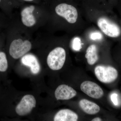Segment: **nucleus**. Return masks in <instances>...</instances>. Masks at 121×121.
I'll return each instance as SVG.
<instances>
[{
  "label": "nucleus",
  "mask_w": 121,
  "mask_h": 121,
  "mask_svg": "<svg viewBox=\"0 0 121 121\" xmlns=\"http://www.w3.org/2000/svg\"><path fill=\"white\" fill-rule=\"evenodd\" d=\"M7 56L17 60L28 53L32 47L33 34L25 28L15 16L5 31Z\"/></svg>",
  "instance_id": "obj_1"
},
{
  "label": "nucleus",
  "mask_w": 121,
  "mask_h": 121,
  "mask_svg": "<svg viewBox=\"0 0 121 121\" xmlns=\"http://www.w3.org/2000/svg\"><path fill=\"white\" fill-rule=\"evenodd\" d=\"M14 16L21 25L29 32L33 33L47 25L49 15L47 8L41 4L25 3L19 8Z\"/></svg>",
  "instance_id": "obj_2"
},
{
  "label": "nucleus",
  "mask_w": 121,
  "mask_h": 121,
  "mask_svg": "<svg viewBox=\"0 0 121 121\" xmlns=\"http://www.w3.org/2000/svg\"><path fill=\"white\" fill-rule=\"evenodd\" d=\"M66 51L63 48L57 47L52 50L47 57V63L50 69L53 70L61 69L66 60Z\"/></svg>",
  "instance_id": "obj_3"
},
{
  "label": "nucleus",
  "mask_w": 121,
  "mask_h": 121,
  "mask_svg": "<svg viewBox=\"0 0 121 121\" xmlns=\"http://www.w3.org/2000/svg\"><path fill=\"white\" fill-rule=\"evenodd\" d=\"M56 15L64 19L68 23L74 24L77 21L78 12L74 6L66 3H60L54 9Z\"/></svg>",
  "instance_id": "obj_4"
},
{
  "label": "nucleus",
  "mask_w": 121,
  "mask_h": 121,
  "mask_svg": "<svg viewBox=\"0 0 121 121\" xmlns=\"http://www.w3.org/2000/svg\"><path fill=\"white\" fill-rule=\"evenodd\" d=\"M95 73L98 79L103 83L113 82L118 76L117 69L111 66L98 65L95 68Z\"/></svg>",
  "instance_id": "obj_5"
},
{
  "label": "nucleus",
  "mask_w": 121,
  "mask_h": 121,
  "mask_svg": "<svg viewBox=\"0 0 121 121\" xmlns=\"http://www.w3.org/2000/svg\"><path fill=\"white\" fill-rule=\"evenodd\" d=\"M98 26L105 35L113 38L118 37L121 34L119 26L105 17L99 18L97 21Z\"/></svg>",
  "instance_id": "obj_6"
},
{
  "label": "nucleus",
  "mask_w": 121,
  "mask_h": 121,
  "mask_svg": "<svg viewBox=\"0 0 121 121\" xmlns=\"http://www.w3.org/2000/svg\"><path fill=\"white\" fill-rule=\"evenodd\" d=\"M36 100L33 95H27L24 96L15 108L16 113L20 116L29 114L35 107Z\"/></svg>",
  "instance_id": "obj_7"
},
{
  "label": "nucleus",
  "mask_w": 121,
  "mask_h": 121,
  "mask_svg": "<svg viewBox=\"0 0 121 121\" xmlns=\"http://www.w3.org/2000/svg\"><path fill=\"white\" fill-rule=\"evenodd\" d=\"M80 89L89 97L95 99L101 98L104 95V92L101 87L91 81L83 82L80 85Z\"/></svg>",
  "instance_id": "obj_8"
},
{
  "label": "nucleus",
  "mask_w": 121,
  "mask_h": 121,
  "mask_svg": "<svg viewBox=\"0 0 121 121\" xmlns=\"http://www.w3.org/2000/svg\"><path fill=\"white\" fill-rule=\"evenodd\" d=\"M77 92L71 87L61 84L57 87L55 92L56 100H68L75 97Z\"/></svg>",
  "instance_id": "obj_9"
},
{
  "label": "nucleus",
  "mask_w": 121,
  "mask_h": 121,
  "mask_svg": "<svg viewBox=\"0 0 121 121\" xmlns=\"http://www.w3.org/2000/svg\"><path fill=\"white\" fill-rule=\"evenodd\" d=\"M5 47V31L0 33V72L7 71L9 60Z\"/></svg>",
  "instance_id": "obj_10"
},
{
  "label": "nucleus",
  "mask_w": 121,
  "mask_h": 121,
  "mask_svg": "<svg viewBox=\"0 0 121 121\" xmlns=\"http://www.w3.org/2000/svg\"><path fill=\"white\" fill-rule=\"evenodd\" d=\"M21 61L23 65L30 68L31 72L34 74H38L40 71V64L35 55L27 53L22 56Z\"/></svg>",
  "instance_id": "obj_11"
},
{
  "label": "nucleus",
  "mask_w": 121,
  "mask_h": 121,
  "mask_svg": "<svg viewBox=\"0 0 121 121\" xmlns=\"http://www.w3.org/2000/svg\"><path fill=\"white\" fill-rule=\"evenodd\" d=\"M78 118L76 113L68 109L59 111L54 117V121H76Z\"/></svg>",
  "instance_id": "obj_12"
},
{
  "label": "nucleus",
  "mask_w": 121,
  "mask_h": 121,
  "mask_svg": "<svg viewBox=\"0 0 121 121\" xmlns=\"http://www.w3.org/2000/svg\"><path fill=\"white\" fill-rule=\"evenodd\" d=\"M79 105L81 109L88 114H95L100 111L99 106L87 99H81L79 102Z\"/></svg>",
  "instance_id": "obj_13"
},
{
  "label": "nucleus",
  "mask_w": 121,
  "mask_h": 121,
  "mask_svg": "<svg viewBox=\"0 0 121 121\" xmlns=\"http://www.w3.org/2000/svg\"><path fill=\"white\" fill-rule=\"evenodd\" d=\"M85 57L89 65H93L95 64L98 60L97 46L95 44L90 45L87 49Z\"/></svg>",
  "instance_id": "obj_14"
},
{
  "label": "nucleus",
  "mask_w": 121,
  "mask_h": 121,
  "mask_svg": "<svg viewBox=\"0 0 121 121\" xmlns=\"http://www.w3.org/2000/svg\"><path fill=\"white\" fill-rule=\"evenodd\" d=\"M11 20L4 13L0 11V33L5 31L9 25Z\"/></svg>",
  "instance_id": "obj_15"
},
{
  "label": "nucleus",
  "mask_w": 121,
  "mask_h": 121,
  "mask_svg": "<svg viewBox=\"0 0 121 121\" xmlns=\"http://www.w3.org/2000/svg\"><path fill=\"white\" fill-rule=\"evenodd\" d=\"M82 42L80 38L75 37L73 39L72 44L73 50L77 51H79L82 48Z\"/></svg>",
  "instance_id": "obj_16"
},
{
  "label": "nucleus",
  "mask_w": 121,
  "mask_h": 121,
  "mask_svg": "<svg viewBox=\"0 0 121 121\" xmlns=\"http://www.w3.org/2000/svg\"><path fill=\"white\" fill-rule=\"evenodd\" d=\"M90 37L91 39L93 40H100L102 39L103 36L101 33L98 32H95L91 33Z\"/></svg>",
  "instance_id": "obj_17"
},
{
  "label": "nucleus",
  "mask_w": 121,
  "mask_h": 121,
  "mask_svg": "<svg viewBox=\"0 0 121 121\" xmlns=\"http://www.w3.org/2000/svg\"><path fill=\"white\" fill-rule=\"evenodd\" d=\"M22 4L25 3H34V4H41L44 0H18Z\"/></svg>",
  "instance_id": "obj_18"
},
{
  "label": "nucleus",
  "mask_w": 121,
  "mask_h": 121,
  "mask_svg": "<svg viewBox=\"0 0 121 121\" xmlns=\"http://www.w3.org/2000/svg\"><path fill=\"white\" fill-rule=\"evenodd\" d=\"M117 97V95L115 93L112 94L111 96V101L115 105H117L118 104Z\"/></svg>",
  "instance_id": "obj_19"
},
{
  "label": "nucleus",
  "mask_w": 121,
  "mask_h": 121,
  "mask_svg": "<svg viewBox=\"0 0 121 121\" xmlns=\"http://www.w3.org/2000/svg\"><path fill=\"white\" fill-rule=\"evenodd\" d=\"M102 121V119L99 117L95 118L92 119V121Z\"/></svg>",
  "instance_id": "obj_20"
}]
</instances>
